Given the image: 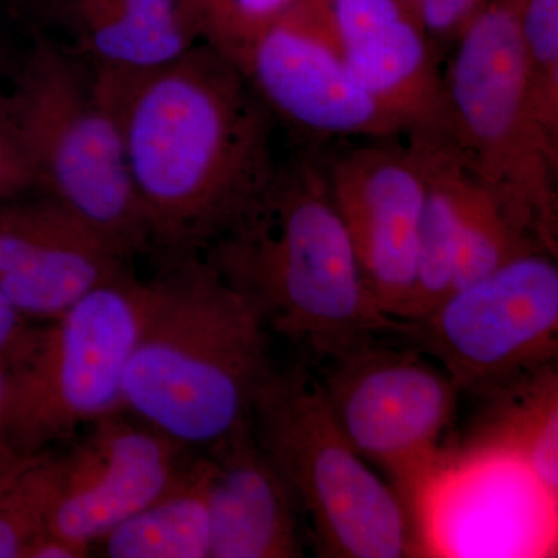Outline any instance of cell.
Wrapping results in <instances>:
<instances>
[{"label":"cell","instance_id":"1","mask_svg":"<svg viewBox=\"0 0 558 558\" xmlns=\"http://www.w3.org/2000/svg\"><path fill=\"white\" fill-rule=\"evenodd\" d=\"M92 78L119 128L149 250L204 255L274 174V116L241 65L205 40L157 68Z\"/></svg>","mask_w":558,"mask_h":558},{"label":"cell","instance_id":"2","mask_svg":"<svg viewBox=\"0 0 558 558\" xmlns=\"http://www.w3.org/2000/svg\"><path fill=\"white\" fill-rule=\"evenodd\" d=\"M258 304L269 330L318 366L381 337H409L363 278L323 163L277 165L247 211L204 253Z\"/></svg>","mask_w":558,"mask_h":558},{"label":"cell","instance_id":"3","mask_svg":"<svg viewBox=\"0 0 558 558\" xmlns=\"http://www.w3.org/2000/svg\"><path fill=\"white\" fill-rule=\"evenodd\" d=\"M256 301L204 255L168 260L128 363L121 409L183 446L204 447L250 424L269 377Z\"/></svg>","mask_w":558,"mask_h":558},{"label":"cell","instance_id":"4","mask_svg":"<svg viewBox=\"0 0 558 558\" xmlns=\"http://www.w3.org/2000/svg\"><path fill=\"white\" fill-rule=\"evenodd\" d=\"M252 429L306 517L319 556L403 558L424 553L413 513L387 478L355 450L300 363L260 385Z\"/></svg>","mask_w":558,"mask_h":558},{"label":"cell","instance_id":"5","mask_svg":"<svg viewBox=\"0 0 558 558\" xmlns=\"http://www.w3.org/2000/svg\"><path fill=\"white\" fill-rule=\"evenodd\" d=\"M447 135L513 219L557 255V137L539 117L520 7L498 3L459 33L446 75Z\"/></svg>","mask_w":558,"mask_h":558},{"label":"cell","instance_id":"6","mask_svg":"<svg viewBox=\"0 0 558 558\" xmlns=\"http://www.w3.org/2000/svg\"><path fill=\"white\" fill-rule=\"evenodd\" d=\"M38 193L89 222L130 258L149 252L148 229L132 186L116 121L90 69L60 40L36 33L0 92Z\"/></svg>","mask_w":558,"mask_h":558},{"label":"cell","instance_id":"7","mask_svg":"<svg viewBox=\"0 0 558 558\" xmlns=\"http://www.w3.org/2000/svg\"><path fill=\"white\" fill-rule=\"evenodd\" d=\"M156 278L130 270L92 290L47 328H38L10 369L0 435L16 453H39L121 409L124 374Z\"/></svg>","mask_w":558,"mask_h":558},{"label":"cell","instance_id":"8","mask_svg":"<svg viewBox=\"0 0 558 558\" xmlns=\"http://www.w3.org/2000/svg\"><path fill=\"white\" fill-rule=\"evenodd\" d=\"M385 339L391 337L366 341L315 374L344 435L385 473L421 529L425 498L447 465L444 440L462 391L421 348Z\"/></svg>","mask_w":558,"mask_h":558},{"label":"cell","instance_id":"9","mask_svg":"<svg viewBox=\"0 0 558 558\" xmlns=\"http://www.w3.org/2000/svg\"><path fill=\"white\" fill-rule=\"evenodd\" d=\"M410 337L453 377L481 392L557 362L556 255L531 250L486 277L453 290Z\"/></svg>","mask_w":558,"mask_h":558},{"label":"cell","instance_id":"10","mask_svg":"<svg viewBox=\"0 0 558 558\" xmlns=\"http://www.w3.org/2000/svg\"><path fill=\"white\" fill-rule=\"evenodd\" d=\"M238 64L271 116L325 137H391L405 132L349 70L329 21L282 14Z\"/></svg>","mask_w":558,"mask_h":558},{"label":"cell","instance_id":"11","mask_svg":"<svg viewBox=\"0 0 558 558\" xmlns=\"http://www.w3.org/2000/svg\"><path fill=\"white\" fill-rule=\"evenodd\" d=\"M323 168L369 292L388 317L405 322L425 197L417 154L410 145L359 146Z\"/></svg>","mask_w":558,"mask_h":558},{"label":"cell","instance_id":"12","mask_svg":"<svg viewBox=\"0 0 558 558\" xmlns=\"http://www.w3.org/2000/svg\"><path fill=\"white\" fill-rule=\"evenodd\" d=\"M142 422L112 411L92 422L69 453L54 457L49 531L94 548L179 480L189 447Z\"/></svg>","mask_w":558,"mask_h":558},{"label":"cell","instance_id":"13","mask_svg":"<svg viewBox=\"0 0 558 558\" xmlns=\"http://www.w3.org/2000/svg\"><path fill=\"white\" fill-rule=\"evenodd\" d=\"M130 256L50 197L0 208V292L27 318L60 317Z\"/></svg>","mask_w":558,"mask_h":558},{"label":"cell","instance_id":"14","mask_svg":"<svg viewBox=\"0 0 558 558\" xmlns=\"http://www.w3.org/2000/svg\"><path fill=\"white\" fill-rule=\"evenodd\" d=\"M329 24L354 78L403 131L447 134L438 58L399 0H333Z\"/></svg>","mask_w":558,"mask_h":558},{"label":"cell","instance_id":"15","mask_svg":"<svg viewBox=\"0 0 558 558\" xmlns=\"http://www.w3.org/2000/svg\"><path fill=\"white\" fill-rule=\"evenodd\" d=\"M209 558L303 557L295 501L252 422L205 449Z\"/></svg>","mask_w":558,"mask_h":558},{"label":"cell","instance_id":"16","mask_svg":"<svg viewBox=\"0 0 558 558\" xmlns=\"http://www.w3.org/2000/svg\"><path fill=\"white\" fill-rule=\"evenodd\" d=\"M51 16L92 72L157 68L201 39L183 0H53Z\"/></svg>","mask_w":558,"mask_h":558},{"label":"cell","instance_id":"17","mask_svg":"<svg viewBox=\"0 0 558 558\" xmlns=\"http://www.w3.org/2000/svg\"><path fill=\"white\" fill-rule=\"evenodd\" d=\"M488 405L473 429L470 449L508 459L529 473L549 501L558 495L557 362L481 392Z\"/></svg>","mask_w":558,"mask_h":558},{"label":"cell","instance_id":"18","mask_svg":"<svg viewBox=\"0 0 558 558\" xmlns=\"http://www.w3.org/2000/svg\"><path fill=\"white\" fill-rule=\"evenodd\" d=\"M410 146L425 175L418 227L416 286L407 323L424 318L453 290L461 236L464 157L442 132H413Z\"/></svg>","mask_w":558,"mask_h":558},{"label":"cell","instance_id":"19","mask_svg":"<svg viewBox=\"0 0 558 558\" xmlns=\"http://www.w3.org/2000/svg\"><path fill=\"white\" fill-rule=\"evenodd\" d=\"M209 461L189 459L179 480L94 543L110 558H209Z\"/></svg>","mask_w":558,"mask_h":558},{"label":"cell","instance_id":"20","mask_svg":"<svg viewBox=\"0 0 558 558\" xmlns=\"http://www.w3.org/2000/svg\"><path fill=\"white\" fill-rule=\"evenodd\" d=\"M538 248L546 250L510 216L501 201L473 174L464 160L461 236L453 290L472 284L510 259Z\"/></svg>","mask_w":558,"mask_h":558},{"label":"cell","instance_id":"21","mask_svg":"<svg viewBox=\"0 0 558 558\" xmlns=\"http://www.w3.org/2000/svg\"><path fill=\"white\" fill-rule=\"evenodd\" d=\"M54 498V457L17 453L0 473V558H27L49 529Z\"/></svg>","mask_w":558,"mask_h":558},{"label":"cell","instance_id":"22","mask_svg":"<svg viewBox=\"0 0 558 558\" xmlns=\"http://www.w3.org/2000/svg\"><path fill=\"white\" fill-rule=\"evenodd\" d=\"M520 32L532 94L550 134L558 132V0H524Z\"/></svg>","mask_w":558,"mask_h":558},{"label":"cell","instance_id":"23","mask_svg":"<svg viewBox=\"0 0 558 558\" xmlns=\"http://www.w3.org/2000/svg\"><path fill=\"white\" fill-rule=\"evenodd\" d=\"M290 2L292 0H231V13L205 43L238 62L252 40L282 16Z\"/></svg>","mask_w":558,"mask_h":558},{"label":"cell","instance_id":"24","mask_svg":"<svg viewBox=\"0 0 558 558\" xmlns=\"http://www.w3.org/2000/svg\"><path fill=\"white\" fill-rule=\"evenodd\" d=\"M38 191L35 174L0 110V202L20 199Z\"/></svg>","mask_w":558,"mask_h":558},{"label":"cell","instance_id":"25","mask_svg":"<svg viewBox=\"0 0 558 558\" xmlns=\"http://www.w3.org/2000/svg\"><path fill=\"white\" fill-rule=\"evenodd\" d=\"M36 330L38 328L28 325L27 317L0 292V360L10 369L24 357L35 339Z\"/></svg>","mask_w":558,"mask_h":558},{"label":"cell","instance_id":"26","mask_svg":"<svg viewBox=\"0 0 558 558\" xmlns=\"http://www.w3.org/2000/svg\"><path fill=\"white\" fill-rule=\"evenodd\" d=\"M475 3L476 0H421L417 14L422 28L435 36L461 33Z\"/></svg>","mask_w":558,"mask_h":558},{"label":"cell","instance_id":"27","mask_svg":"<svg viewBox=\"0 0 558 558\" xmlns=\"http://www.w3.org/2000/svg\"><path fill=\"white\" fill-rule=\"evenodd\" d=\"M92 550L94 548H92V545H87V543L62 537L57 532H51L47 529L33 543L27 558H84L89 557Z\"/></svg>","mask_w":558,"mask_h":558},{"label":"cell","instance_id":"28","mask_svg":"<svg viewBox=\"0 0 558 558\" xmlns=\"http://www.w3.org/2000/svg\"><path fill=\"white\" fill-rule=\"evenodd\" d=\"M9 365L0 360V416H2L3 402H5L7 388H9Z\"/></svg>","mask_w":558,"mask_h":558},{"label":"cell","instance_id":"29","mask_svg":"<svg viewBox=\"0 0 558 558\" xmlns=\"http://www.w3.org/2000/svg\"><path fill=\"white\" fill-rule=\"evenodd\" d=\"M16 451L11 449L10 444L0 436V473L10 464L11 459L16 457Z\"/></svg>","mask_w":558,"mask_h":558},{"label":"cell","instance_id":"30","mask_svg":"<svg viewBox=\"0 0 558 558\" xmlns=\"http://www.w3.org/2000/svg\"><path fill=\"white\" fill-rule=\"evenodd\" d=\"M14 68H16V62H11L9 54L0 47V81L11 78Z\"/></svg>","mask_w":558,"mask_h":558},{"label":"cell","instance_id":"31","mask_svg":"<svg viewBox=\"0 0 558 558\" xmlns=\"http://www.w3.org/2000/svg\"><path fill=\"white\" fill-rule=\"evenodd\" d=\"M400 3L402 2H410V3H414V5H418V2H421V0H399ZM403 5V3H402Z\"/></svg>","mask_w":558,"mask_h":558}]
</instances>
